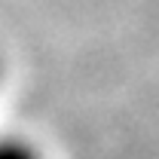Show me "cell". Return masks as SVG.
<instances>
[{
  "mask_svg": "<svg viewBox=\"0 0 159 159\" xmlns=\"http://www.w3.org/2000/svg\"><path fill=\"white\" fill-rule=\"evenodd\" d=\"M0 159H43V153H40L28 138L3 135V138H0Z\"/></svg>",
  "mask_w": 159,
  "mask_h": 159,
  "instance_id": "1",
  "label": "cell"
},
{
  "mask_svg": "<svg viewBox=\"0 0 159 159\" xmlns=\"http://www.w3.org/2000/svg\"><path fill=\"white\" fill-rule=\"evenodd\" d=\"M0 77H3V58H0Z\"/></svg>",
  "mask_w": 159,
  "mask_h": 159,
  "instance_id": "2",
  "label": "cell"
}]
</instances>
